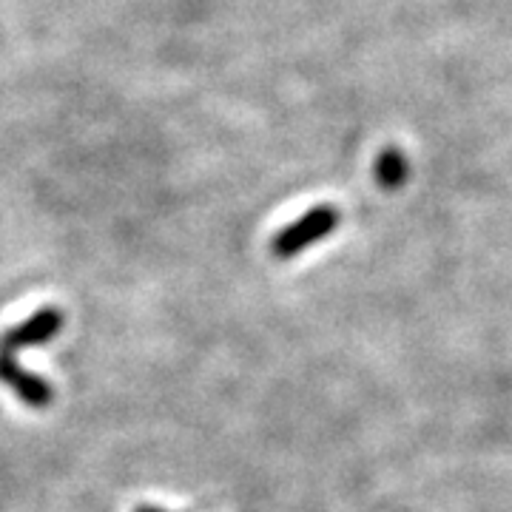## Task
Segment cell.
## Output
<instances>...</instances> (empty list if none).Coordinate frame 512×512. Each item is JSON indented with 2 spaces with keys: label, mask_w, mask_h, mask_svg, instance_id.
<instances>
[{
  "label": "cell",
  "mask_w": 512,
  "mask_h": 512,
  "mask_svg": "<svg viewBox=\"0 0 512 512\" xmlns=\"http://www.w3.org/2000/svg\"><path fill=\"white\" fill-rule=\"evenodd\" d=\"M63 325H66V316L60 308H40L29 319H23L20 325L0 333V353L18 359V350L46 345L63 330Z\"/></svg>",
  "instance_id": "cell-2"
},
{
  "label": "cell",
  "mask_w": 512,
  "mask_h": 512,
  "mask_svg": "<svg viewBox=\"0 0 512 512\" xmlns=\"http://www.w3.org/2000/svg\"><path fill=\"white\" fill-rule=\"evenodd\" d=\"M0 382L6 384L20 402L35 407V410H43V407H49V404L55 402L52 384L46 382L43 376H37V373L23 370L15 356H3L0 353Z\"/></svg>",
  "instance_id": "cell-3"
},
{
  "label": "cell",
  "mask_w": 512,
  "mask_h": 512,
  "mask_svg": "<svg viewBox=\"0 0 512 512\" xmlns=\"http://www.w3.org/2000/svg\"><path fill=\"white\" fill-rule=\"evenodd\" d=\"M342 222V214L336 205H316L308 214L296 217L293 222H288L285 228H279L271 239V254L276 259H293L299 256L305 248H311L316 242H322L325 237H330Z\"/></svg>",
  "instance_id": "cell-1"
},
{
  "label": "cell",
  "mask_w": 512,
  "mask_h": 512,
  "mask_svg": "<svg viewBox=\"0 0 512 512\" xmlns=\"http://www.w3.org/2000/svg\"><path fill=\"white\" fill-rule=\"evenodd\" d=\"M137 512H165V510H157V507H140Z\"/></svg>",
  "instance_id": "cell-5"
},
{
  "label": "cell",
  "mask_w": 512,
  "mask_h": 512,
  "mask_svg": "<svg viewBox=\"0 0 512 512\" xmlns=\"http://www.w3.org/2000/svg\"><path fill=\"white\" fill-rule=\"evenodd\" d=\"M373 174L382 188L387 191H396L402 188L404 180H407V160L399 148H384L382 154L376 157V165H373Z\"/></svg>",
  "instance_id": "cell-4"
}]
</instances>
